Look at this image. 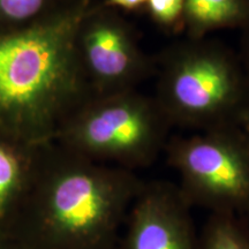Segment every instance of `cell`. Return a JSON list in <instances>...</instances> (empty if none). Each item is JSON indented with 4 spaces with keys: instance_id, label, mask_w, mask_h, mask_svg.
<instances>
[{
    "instance_id": "7c38bea8",
    "label": "cell",
    "mask_w": 249,
    "mask_h": 249,
    "mask_svg": "<svg viewBox=\"0 0 249 249\" xmlns=\"http://www.w3.org/2000/svg\"><path fill=\"white\" fill-rule=\"evenodd\" d=\"M44 0H0V12L12 20H26L42 8Z\"/></svg>"
},
{
    "instance_id": "30bf717a",
    "label": "cell",
    "mask_w": 249,
    "mask_h": 249,
    "mask_svg": "<svg viewBox=\"0 0 249 249\" xmlns=\"http://www.w3.org/2000/svg\"><path fill=\"white\" fill-rule=\"evenodd\" d=\"M200 249H249V233L231 213H213L200 236Z\"/></svg>"
},
{
    "instance_id": "52a82bcc",
    "label": "cell",
    "mask_w": 249,
    "mask_h": 249,
    "mask_svg": "<svg viewBox=\"0 0 249 249\" xmlns=\"http://www.w3.org/2000/svg\"><path fill=\"white\" fill-rule=\"evenodd\" d=\"M82 45L89 70L103 86L113 89L112 93L127 90L145 70L132 33L119 21L104 18L91 23Z\"/></svg>"
},
{
    "instance_id": "277c9868",
    "label": "cell",
    "mask_w": 249,
    "mask_h": 249,
    "mask_svg": "<svg viewBox=\"0 0 249 249\" xmlns=\"http://www.w3.org/2000/svg\"><path fill=\"white\" fill-rule=\"evenodd\" d=\"M169 161L181 177L180 191L189 204L231 214L249 205V155L224 133L176 140Z\"/></svg>"
},
{
    "instance_id": "8992f818",
    "label": "cell",
    "mask_w": 249,
    "mask_h": 249,
    "mask_svg": "<svg viewBox=\"0 0 249 249\" xmlns=\"http://www.w3.org/2000/svg\"><path fill=\"white\" fill-rule=\"evenodd\" d=\"M191 204L180 189L143 183L126 218V232L117 249H200Z\"/></svg>"
},
{
    "instance_id": "5b68a950",
    "label": "cell",
    "mask_w": 249,
    "mask_h": 249,
    "mask_svg": "<svg viewBox=\"0 0 249 249\" xmlns=\"http://www.w3.org/2000/svg\"><path fill=\"white\" fill-rule=\"evenodd\" d=\"M238 79L232 62L213 45H193L171 58L160 82L167 118L189 124L217 120L234 102Z\"/></svg>"
},
{
    "instance_id": "9c48e42d",
    "label": "cell",
    "mask_w": 249,
    "mask_h": 249,
    "mask_svg": "<svg viewBox=\"0 0 249 249\" xmlns=\"http://www.w3.org/2000/svg\"><path fill=\"white\" fill-rule=\"evenodd\" d=\"M183 15L193 34L235 23L242 17L240 0H185Z\"/></svg>"
},
{
    "instance_id": "5bb4252c",
    "label": "cell",
    "mask_w": 249,
    "mask_h": 249,
    "mask_svg": "<svg viewBox=\"0 0 249 249\" xmlns=\"http://www.w3.org/2000/svg\"><path fill=\"white\" fill-rule=\"evenodd\" d=\"M0 249H26L20 242L8 235H0Z\"/></svg>"
},
{
    "instance_id": "7a4b0ae2",
    "label": "cell",
    "mask_w": 249,
    "mask_h": 249,
    "mask_svg": "<svg viewBox=\"0 0 249 249\" xmlns=\"http://www.w3.org/2000/svg\"><path fill=\"white\" fill-rule=\"evenodd\" d=\"M79 15L0 37V114L44 127L77 90Z\"/></svg>"
},
{
    "instance_id": "8fae6325",
    "label": "cell",
    "mask_w": 249,
    "mask_h": 249,
    "mask_svg": "<svg viewBox=\"0 0 249 249\" xmlns=\"http://www.w3.org/2000/svg\"><path fill=\"white\" fill-rule=\"evenodd\" d=\"M152 18L158 23L171 26L183 14L185 0H148Z\"/></svg>"
},
{
    "instance_id": "4fadbf2b",
    "label": "cell",
    "mask_w": 249,
    "mask_h": 249,
    "mask_svg": "<svg viewBox=\"0 0 249 249\" xmlns=\"http://www.w3.org/2000/svg\"><path fill=\"white\" fill-rule=\"evenodd\" d=\"M148 0H110L112 5L118 6V7H123L126 9H134L138 8L143 4H145Z\"/></svg>"
},
{
    "instance_id": "6da1fadb",
    "label": "cell",
    "mask_w": 249,
    "mask_h": 249,
    "mask_svg": "<svg viewBox=\"0 0 249 249\" xmlns=\"http://www.w3.org/2000/svg\"><path fill=\"white\" fill-rule=\"evenodd\" d=\"M143 183L68 150L42 155L11 236L26 249H117Z\"/></svg>"
},
{
    "instance_id": "ba28073f",
    "label": "cell",
    "mask_w": 249,
    "mask_h": 249,
    "mask_svg": "<svg viewBox=\"0 0 249 249\" xmlns=\"http://www.w3.org/2000/svg\"><path fill=\"white\" fill-rule=\"evenodd\" d=\"M40 157L29 145L0 141V235L11 236Z\"/></svg>"
},
{
    "instance_id": "3957f363",
    "label": "cell",
    "mask_w": 249,
    "mask_h": 249,
    "mask_svg": "<svg viewBox=\"0 0 249 249\" xmlns=\"http://www.w3.org/2000/svg\"><path fill=\"white\" fill-rule=\"evenodd\" d=\"M165 119L160 105L124 90L85 112L66 138L71 151L132 170L155 160L164 143Z\"/></svg>"
}]
</instances>
